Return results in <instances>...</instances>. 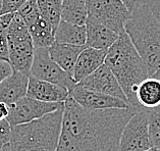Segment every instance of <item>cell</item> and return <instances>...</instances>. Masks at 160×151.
Segmentation results:
<instances>
[{"mask_svg": "<svg viewBox=\"0 0 160 151\" xmlns=\"http://www.w3.org/2000/svg\"><path fill=\"white\" fill-rule=\"evenodd\" d=\"M132 109L90 110L72 97L64 101L61 133L56 151H116Z\"/></svg>", "mask_w": 160, "mask_h": 151, "instance_id": "cell-1", "label": "cell"}, {"mask_svg": "<svg viewBox=\"0 0 160 151\" xmlns=\"http://www.w3.org/2000/svg\"><path fill=\"white\" fill-rule=\"evenodd\" d=\"M104 63L118 81L132 109L135 112L144 109L137 101L136 91L140 83L149 77V73L126 32L119 34L118 40L107 50Z\"/></svg>", "mask_w": 160, "mask_h": 151, "instance_id": "cell-2", "label": "cell"}, {"mask_svg": "<svg viewBox=\"0 0 160 151\" xmlns=\"http://www.w3.org/2000/svg\"><path fill=\"white\" fill-rule=\"evenodd\" d=\"M64 104L57 110L28 123L11 127L12 151H56Z\"/></svg>", "mask_w": 160, "mask_h": 151, "instance_id": "cell-3", "label": "cell"}, {"mask_svg": "<svg viewBox=\"0 0 160 151\" xmlns=\"http://www.w3.org/2000/svg\"><path fill=\"white\" fill-rule=\"evenodd\" d=\"M124 32L144 60L151 77L160 68V23L141 2L127 21Z\"/></svg>", "mask_w": 160, "mask_h": 151, "instance_id": "cell-4", "label": "cell"}, {"mask_svg": "<svg viewBox=\"0 0 160 151\" xmlns=\"http://www.w3.org/2000/svg\"><path fill=\"white\" fill-rule=\"evenodd\" d=\"M8 61L13 72L29 73L34 59L32 38L22 18L14 17L7 28Z\"/></svg>", "mask_w": 160, "mask_h": 151, "instance_id": "cell-5", "label": "cell"}, {"mask_svg": "<svg viewBox=\"0 0 160 151\" xmlns=\"http://www.w3.org/2000/svg\"><path fill=\"white\" fill-rule=\"evenodd\" d=\"M88 18L100 23L118 35L124 32V25L131 13L122 0H86Z\"/></svg>", "mask_w": 160, "mask_h": 151, "instance_id": "cell-6", "label": "cell"}, {"mask_svg": "<svg viewBox=\"0 0 160 151\" xmlns=\"http://www.w3.org/2000/svg\"><path fill=\"white\" fill-rule=\"evenodd\" d=\"M30 76L38 80L60 85L69 92L78 84L69 73L63 71L50 57L48 48H35Z\"/></svg>", "mask_w": 160, "mask_h": 151, "instance_id": "cell-7", "label": "cell"}, {"mask_svg": "<svg viewBox=\"0 0 160 151\" xmlns=\"http://www.w3.org/2000/svg\"><path fill=\"white\" fill-rule=\"evenodd\" d=\"M149 148L148 109H142L135 112L126 123L116 151H145Z\"/></svg>", "mask_w": 160, "mask_h": 151, "instance_id": "cell-8", "label": "cell"}, {"mask_svg": "<svg viewBox=\"0 0 160 151\" xmlns=\"http://www.w3.org/2000/svg\"><path fill=\"white\" fill-rule=\"evenodd\" d=\"M63 104L64 102H44L25 96L18 102L8 106L9 113L7 115L6 121L11 127L28 123L57 110Z\"/></svg>", "mask_w": 160, "mask_h": 151, "instance_id": "cell-9", "label": "cell"}, {"mask_svg": "<svg viewBox=\"0 0 160 151\" xmlns=\"http://www.w3.org/2000/svg\"><path fill=\"white\" fill-rule=\"evenodd\" d=\"M69 96L75 99V101L82 107L90 110H103L112 109V108L132 109L130 104L124 100L102 93L87 90L80 84H77L75 88L69 92Z\"/></svg>", "mask_w": 160, "mask_h": 151, "instance_id": "cell-10", "label": "cell"}, {"mask_svg": "<svg viewBox=\"0 0 160 151\" xmlns=\"http://www.w3.org/2000/svg\"><path fill=\"white\" fill-rule=\"evenodd\" d=\"M78 84H80L82 87L87 90L110 95L128 102V99L118 81L116 80L115 76L105 63H103L94 73L86 77L84 80H82Z\"/></svg>", "mask_w": 160, "mask_h": 151, "instance_id": "cell-11", "label": "cell"}, {"mask_svg": "<svg viewBox=\"0 0 160 151\" xmlns=\"http://www.w3.org/2000/svg\"><path fill=\"white\" fill-rule=\"evenodd\" d=\"M27 97L44 102L62 103L69 97V91L60 85L38 80L30 76Z\"/></svg>", "mask_w": 160, "mask_h": 151, "instance_id": "cell-12", "label": "cell"}, {"mask_svg": "<svg viewBox=\"0 0 160 151\" xmlns=\"http://www.w3.org/2000/svg\"><path fill=\"white\" fill-rule=\"evenodd\" d=\"M29 78V73L12 72L0 83V102L9 106L27 96Z\"/></svg>", "mask_w": 160, "mask_h": 151, "instance_id": "cell-13", "label": "cell"}, {"mask_svg": "<svg viewBox=\"0 0 160 151\" xmlns=\"http://www.w3.org/2000/svg\"><path fill=\"white\" fill-rule=\"evenodd\" d=\"M107 50L85 47L80 53L73 69L72 78L77 83H80L86 77L94 73L104 63Z\"/></svg>", "mask_w": 160, "mask_h": 151, "instance_id": "cell-14", "label": "cell"}, {"mask_svg": "<svg viewBox=\"0 0 160 151\" xmlns=\"http://www.w3.org/2000/svg\"><path fill=\"white\" fill-rule=\"evenodd\" d=\"M86 47L108 50L119 35L100 23L87 18L86 22Z\"/></svg>", "mask_w": 160, "mask_h": 151, "instance_id": "cell-15", "label": "cell"}, {"mask_svg": "<svg viewBox=\"0 0 160 151\" xmlns=\"http://www.w3.org/2000/svg\"><path fill=\"white\" fill-rule=\"evenodd\" d=\"M86 46H76L64 43H54L48 48L50 57L59 67L72 77L75 65L80 53Z\"/></svg>", "mask_w": 160, "mask_h": 151, "instance_id": "cell-16", "label": "cell"}, {"mask_svg": "<svg viewBox=\"0 0 160 151\" xmlns=\"http://www.w3.org/2000/svg\"><path fill=\"white\" fill-rule=\"evenodd\" d=\"M136 99L144 109H154L160 106V81L148 77L137 88Z\"/></svg>", "mask_w": 160, "mask_h": 151, "instance_id": "cell-17", "label": "cell"}, {"mask_svg": "<svg viewBox=\"0 0 160 151\" xmlns=\"http://www.w3.org/2000/svg\"><path fill=\"white\" fill-rule=\"evenodd\" d=\"M55 42L76 46H86V27L60 21L54 33Z\"/></svg>", "mask_w": 160, "mask_h": 151, "instance_id": "cell-18", "label": "cell"}, {"mask_svg": "<svg viewBox=\"0 0 160 151\" xmlns=\"http://www.w3.org/2000/svg\"><path fill=\"white\" fill-rule=\"evenodd\" d=\"M87 18L88 9L86 0H62V21L78 26H85Z\"/></svg>", "mask_w": 160, "mask_h": 151, "instance_id": "cell-19", "label": "cell"}, {"mask_svg": "<svg viewBox=\"0 0 160 151\" xmlns=\"http://www.w3.org/2000/svg\"><path fill=\"white\" fill-rule=\"evenodd\" d=\"M28 30L35 48H49L55 42V31L42 18L28 27Z\"/></svg>", "mask_w": 160, "mask_h": 151, "instance_id": "cell-20", "label": "cell"}, {"mask_svg": "<svg viewBox=\"0 0 160 151\" xmlns=\"http://www.w3.org/2000/svg\"><path fill=\"white\" fill-rule=\"evenodd\" d=\"M41 18L55 31L61 21L62 0H37Z\"/></svg>", "mask_w": 160, "mask_h": 151, "instance_id": "cell-21", "label": "cell"}, {"mask_svg": "<svg viewBox=\"0 0 160 151\" xmlns=\"http://www.w3.org/2000/svg\"><path fill=\"white\" fill-rule=\"evenodd\" d=\"M148 134L151 147L160 150V108L148 109Z\"/></svg>", "mask_w": 160, "mask_h": 151, "instance_id": "cell-22", "label": "cell"}, {"mask_svg": "<svg viewBox=\"0 0 160 151\" xmlns=\"http://www.w3.org/2000/svg\"><path fill=\"white\" fill-rule=\"evenodd\" d=\"M13 13L0 14V60L8 61V45H7V28L12 20Z\"/></svg>", "mask_w": 160, "mask_h": 151, "instance_id": "cell-23", "label": "cell"}, {"mask_svg": "<svg viewBox=\"0 0 160 151\" xmlns=\"http://www.w3.org/2000/svg\"><path fill=\"white\" fill-rule=\"evenodd\" d=\"M17 13L22 17L27 27L33 25L35 22L41 18L37 0H27Z\"/></svg>", "mask_w": 160, "mask_h": 151, "instance_id": "cell-24", "label": "cell"}, {"mask_svg": "<svg viewBox=\"0 0 160 151\" xmlns=\"http://www.w3.org/2000/svg\"><path fill=\"white\" fill-rule=\"evenodd\" d=\"M27 0H2V6L0 10V14L14 13L21 8Z\"/></svg>", "mask_w": 160, "mask_h": 151, "instance_id": "cell-25", "label": "cell"}, {"mask_svg": "<svg viewBox=\"0 0 160 151\" xmlns=\"http://www.w3.org/2000/svg\"><path fill=\"white\" fill-rule=\"evenodd\" d=\"M11 138V126L5 119L0 121V148L10 142Z\"/></svg>", "mask_w": 160, "mask_h": 151, "instance_id": "cell-26", "label": "cell"}, {"mask_svg": "<svg viewBox=\"0 0 160 151\" xmlns=\"http://www.w3.org/2000/svg\"><path fill=\"white\" fill-rule=\"evenodd\" d=\"M142 3L160 23V0H142Z\"/></svg>", "mask_w": 160, "mask_h": 151, "instance_id": "cell-27", "label": "cell"}, {"mask_svg": "<svg viewBox=\"0 0 160 151\" xmlns=\"http://www.w3.org/2000/svg\"><path fill=\"white\" fill-rule=\"evenodd\" d=\"M13 69L11 68L9 61L0 60V83L3 80H5L7 77H9L12 73Z\"/></svg>", "mask_w": 160, "mask_h": 151, "instance_id": "cell-28", "label": "cell"}, {"mask_svg": "<svg viewBox=\"0 0 160 151\" xmlns=\"http://www.w3.org/2000/svg\"><path fill=\"white\" fill-rule=\"evenodd\" d=\"M122 1L123 2V4L127 6L128 11L132 13L137 6H138L139 4H141L142 0H122Z\"/></svg>", "mask_w": 160, "mask_h": 151, "instance_id": "cell-29", "label": "cell"}, {"mask_svg": "<svg viewBox=\"0 0 160 151\" xmlns=\"http://www.w3.org/2000/svg\"><path fill=\"white\" fill-rule=\"evenodd\" d=\"M9 113V107L5 103L0 102V121L5 119Z\"/></svg>", "mask_w": 160, "mask_h": 151, "instance_id": "cell-30", "label": "cell"}, {"mask_svg": "<svg viewBox=\"0 0 160 151\" xmlns=\"http://www.w3.org/2000/svg\"><path fill=\"white\" fill-rule=\"evenodd\" d=\"M0 151H12L11 146H10V143H7V144H5L2 148H0Z\"/></svg>", "mask_w": 160, "mask_h": 151, "instance_id": "cell-31", "label": "cell"}, {"mask_svg": "<svg viewBox=\"0 0 160 151\" xmlns=\"http://www.w3.org/2000/svg\"><path fill=\"white\" fill-rule=\"evenodd\" d=\"M151 77H154V78H156V79H158L159 81H160V68L157 69V71H156L153 75H152Z\"/></svg>", "mask_w": 160, "mask_h": 151, "instance_id": "cell-32", "label": "cell"}, {"mask_svg": "<svg viewBox=\"0 0 160 151\" xmlns=\"http://www.w3.org/2000/svg\"><path fill=\"white\" fill-rule=\"evenodd\" d=\"M145 151H160V150L157 149V148H155V147H151V148L147 149V150H145Z\"/></svg>", "mask_w": 160, "mask_h": 151, "instance_id": "cell-33", "label": "cell"}, {"mask_svg": "<svg viewBox=\"0 0 160 151\" xmlns=\"http://www.w3.org/2000/svg\"><path fill=\"white\" fill-rule=\"evenodd\" d=\"M1 6H2V0H0V10H1Z\"/></svg>", "mask_w": 160, "mask_h": 151, "instance_id": "cell-34", "label": "cell"}, {"mask_svg": "<svg viewBox=\"0 0 160 151\" xmlns=\"http://www.w3.org/2000/svg\"><path fill=\"white\" fill-rule=\"evenodd\" d=\"M159 108H160V106H159Z\"/></svg>", "mask_w": 160, "mask_h": 151, "instance_id": "cell-35", "label": "cell"}]
</instances>
